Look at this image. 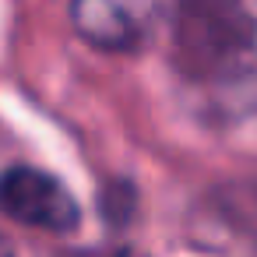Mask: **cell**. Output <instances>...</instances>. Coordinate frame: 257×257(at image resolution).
Wrapping results in <instances>:
<instances>
[{"mask_svg": "<svg viewBox=\"0 0 257 257\" xmlns=\"http://www.w3.org/2000/svg\"><path fill=\"white\" fill-rule=\"evenodd\" d=\"M173 60L197 85H232L250 74L257 50V18L246 0H176Z\"/></svg>", "mask_w": 257, "mask_h": 257, "instance_id": "obj_1", "label": "cell"}, {"mask_svg": "<svg viewBox=\"0 0 257 257\" xmlns=\"http://www.w3.org/2000/svg\"><path fill=\"white\" fill-rule=\"evenodd\" d=\"M0 211L46 232H71L81 218L74 194L53 173L32 166H15L0 176Z\"/></svg>", "mask_w": 257, "mask_h": 257, "instance_id": "obj_2", "label": "cell"}, {"mask_svg": "<svg viewBox=\"0 0 257 257\" xmlns=\"http://www.w3.org/2000/svg\"><path fill=\"white\" fill-rule=\"evenodd\" d=\"M159 18V0H71V22L85 43L109 53L138 50Z\"/></svg>", "mask_w": 257, "mask_h": 257, "instance_id": "obj_3", "label": "cell"}, {"mask_svg": "<svg viewBox=\"0 0 257 257\" xmlns=\"http://www.w3.org/2000/svg\"><path fill=\"white\" fill-rule=\"evenodd\" d=\"M134 211H138V190H134V183H127V180H109V183L99 190V215H102L106 225L120 229V225H127V222L134 218Z\"/></svg>", "mask_w": 257, "mask_h": 257, "instance_id": "obj_4", "label": "cell"}, {"mask_svg": "<svg viewBox=\"0 0 257 257\" xmlns=\"http://www.w3.org/2000/svg\"><path fill=\"white\" fill-rule=\"evenodd\" d=\"M113 257H134V253H127V250H123V253H113Z\"/></svg>", "mask_w": 257, "mask_h": 257, "instance_id": "obj_5", "label": "cell"}]
</instances>
